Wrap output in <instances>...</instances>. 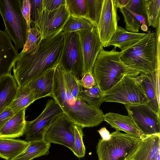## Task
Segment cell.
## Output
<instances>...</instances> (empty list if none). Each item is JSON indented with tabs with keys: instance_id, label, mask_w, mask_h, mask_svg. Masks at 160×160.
Segmentation results:
<instances>
[{
	"instance_id": "cell-17",
	"label": "cell",
	"mask_w": 160,
	"mask_h": 160,
	"mask_svg": "<svg viewBox=\"0 0 160 160\" xmlns=\"http://www.w3.org/2000/svg\"><path fill=\"white\" fill-rule=\"evenodd\" d=\"M18 54L8 34L0 29V78L11 73Z\"/></svg>"
},
{
	"instance_id": "cell-16",
	"label": "cell",
	"mask_w": 160,
	"mask_h": 160,
	"mask_svg": "<svg viewBox=\"0 0 160 160\" xmlns=\"http://www.w3.org/2000/svg\"><path fill=\"white\" fill-rule=\"evenodd\" d=\"M138 147L130 160H160V135H142Z\"/></svg>"
},
{
	"instance_id": "cell-28",
	"label": "cell",
	"mask_w": 160,
	"mask_h": 160,
	"mask_svg": "<svg viewBox=\"0 0 160 160\" xmlns=\"http://www.w3.org/2000/svg\"><path fill=\"white\" fill-rule=\"evenodd\" d=\"M95 28L86 18L69 16L61 30L65 33L82 30H92Z\"/></svg>"
},
{
	"instance_id": "cell-7",
	"label": "cell",
	"mask_w": 160,
	"mask_h": 160,
	"mask_svg": "<svg viewBox=\"0 0 160 160\" xmlns=\"http://www.w3.org/2000/svg\"><path fill=\"white\" fill-rule=\"evenodd\" d=\"M104 102L123 104H147L148 100L135 78L126 75L103 96Z\"/></svg>"
},
{
	"instance_id": "cell-6",
	"label": "cell",
	"mask_w": 160,
	"mask_h": 160,
	"mask_svg": "<svg viewBox=\"0 0 160 160\" xmlns=\"http://www.w3.org/2000/svg\"><path fill=\"white\" fill-rule=\"evenodd\" d=\"M22 0H0V13L5 32L18 50L23 48L28 37L26 21L22 12Z\"/></svg>"
},
{
	"instance_id": "cell-39",
	"label": "cell",
	"mask_w": 160,
	"mask_h": 160,
	"mask_svg": "<svg viewBox=\"0 0 160 160\" xmlns=\"http://www.w3.org/2000/svg\"><path fill=\"white\" fill-rule=\"evenodd\" d=\"M15 114L9 107L0 113V130Z\"/></svg>"
},
{
	"instance_id": "cell-4",
	"label": "cell",
	"mask_w": 160,
	"mask_h": 160,
	"mask_svg": "<svg viewBox=\"0 0 160 160\" xmlns=\"http://www.w3.org/2000/svg\"><path fill=\"white\" fill-rule=\"evenodd\" d=\"M122 62L129 67L145 73L159 69L156 32L150 31L121 55Z\"/></svg>"
},
{
	"instance_id": "cell-15",
	"label": "cell",
	"mask_w": 160,
	"mask_h": 160,
	"mask_svg": "<svg viewBox=\"0 0 160 160\" xmlns=\"http://www.w3.org/2000/svg\"><path fill=\"white\" fill-rule=\"evenodd\" d=\"M159 78V69L152 73L141 72L135 77L148 100L147 105L160 115Z\"/></svg>"
},
{
	"instance_id": "cell-10",
	"label": "cell",
	"mask_w": 160,
	"mask_h": 160,
	"mask_svg": "<svg viewBox=\"0 0 160 160\" xmlns=\"http://www.w3.org/2000/svg\"><path fill=\"white\" fill-rule=\"evenodd\" d=\"M124 105L142 135H160L159 115L146 104Z\"/></svg>"
},
{
	"instance_id": "cell-31",
	"label": "cell",
	"mask_w": 160,
	"mask_h": 160,
	"mask_svg": "<svg viewBox=\"0 0 160 160\" xmlns=\"http://www.w3.org/2000/svg\"><path fill=\"white\" fill-rule=\"evenodd\" d=\"M87 18L96 28L100 17L103 0H87Z\"/></svg>"
},
{
	"instance_id": "cell-37",
	"label": "cell",
	"mask_w": 160,
	"mask_h": 160,
	"mask_svg": "<svg viewBox=\"0 0 160 160\" xmlns=\"http://www.w3.org/2000/svg\"><path fill=\"white\" fill-rule=\"evenodd\" d=\"M66 4V0H43V9L52 11Z\"/></svg>"
},
{
	"instance_id": "cell-32",
	"label": "cell",
	"mask_w": 160,
	"mask_h": 160,
	"mask_svg": "<svg viewBox=\"0 0 160 160\" xmlns=\"http://www.w3.org/2000/svg\"><path fill=\"white\" fill-rule=\"evenodd\" d=\"M82 128L80 126L74 124L75 140L72 152L76 156L79 158L83 157L85 154L86 149L83 141Z\"/></svg>"
},
{
	"instance_id": "cell-38",
	"label": "cell",
	"mask_w": 160,
	"mask_h": 160,
	"mask_svg": "<svg viewBox=\"0 0 160 160\" xmlns=\"http://www.w3.org/2000/svg\"><path fill=\"white\" fill-rule=\"evenodd\" d=\"M83 87L90 88L96 85L92 72H87L84 74L80 80Z\"/></svg>"
},
{
	"instance_id": "cell-9",
	"label": "cell",
	"mask_w": 160,
	"mask_h": 160,
	"mask_svg": "<svg viewBox=\"0 0 160 160\" xmlns=\"http://www.w3.org/2000/svg\"><path fill=\"white\" fill-rule=\"evenodd\" d=\"M59 65L64 70L72 72L79 80L81 79L83 61L77 32L65 34L63 50Z\"/></svg>"
},
{
	"instance_id": "cell-29",
	"label": "cell",
	"mask_w": 160,
	"mask_h": 160,
	"mask_svg": "<svg viewBox=\"0 0 160 160\" xmlns=\"http://www.w3.org/2000/svg\"><path fill=\"white\" fill-rule=\"evenodd\" d=\"M145 6L148 26L157 28L160 25V0H145Z\"/></svg>"
},
{
	"instance_id": "cell-1",
	"label": "cell",
	"mask_w": 160,
	"mask_h": 160,
	"mask_svg": "<svg viewBox=\"0 0 160 160\" xmlns=\"http://www.w3.org/2000/svg\"><path fill=\"white\" fill-rule=\"evenodd\" d=\"M80 80L59 65L54 72L51 97L74 124L82 128L97 126L104 120L103 111L85 102L80 95Z\"/></svg>"
},
{
	"instance_id": "cell-2",
	"label": "cell",
	"mask_w": 160,
	"mask_h": 160,
	"mask_svg": "<svg viewBox=\"0 0 160 160\" xmlns=\"http://www.w3.org/2000/svg\"><path fill=\"white\" fill-rule=\"evenodd\" d=\"M65 33L61 30L41 40L33 48L19 53L12 67L13 76L19 87L59 65L62 55Z\"/></svg>"
},
{
	"instance_id": "cell-30",
	"label": "cell",
	"mask_w": 160,
	"mask_h": 160,
	"mask_svg": "<svg viewBox=\"0 0 160 160\" xmlns=\"http://www.w3.org/2000/svg\"><path fill=\"white\" fill-rule=\"evenodd\" d=\"M65 5L70 16L86 18L88 12L87 0H66Z\"/></svg>"
},
{
	"instance_id": "cell-33",
	"label": "cell",
	"mask_w": 160,
	"mask_h": 160,
	"mask_svg": "<svg viewBox=\"0 0 160 160\" xmlns=\"http://www.w3.org/2000/svg\"><path fill=\"white\" fill-rule=\"evenodd\" d=\"M31 28L28 35L27 41L21 52H25L32 49L40 42L41 34L34 24H30Z\"/></svg>"
},
{
	"instance_id": "cell-36",
	"label": "cell",
	"mask_w": 160,
	"mask_h": 160,
	"mask_svg": "<svg viewBox=\"0 0 160 160\" xmlns=\"http://www.w3.org/2000/svg\"><path fill=\"white\" fill-rule=\"evenodd\" d=\"M21 11L27 22L28 35L29 30L31 28L30 25V3L29 0H22Z\"/></svg>"
},
{
	"instance_id": "cell-40",
	"label": "cell",
	"mask_w": 160,
	"mask_h": 160,
	"mask_svg": "<svg viewBox=\"0 0 160 160\" xmlns=\"http://www.w3.org/2000/svg\"><path fill=\"white\" fill-rule=\"evenodd\" d=\"M102 138L104 140H108L110 138V134L105 127H102L98 131Z\"/></svg>"
},
{
	"instance_id": "cell-20",
	"label": "cell",
	"mask_w": 160,
	"mask_h": 160,
	"mask_svg": "<svg viewBox=\"0 0 160 160\" xmlns=\"http://www.w3.org/2000/svg\"><path fill=\"white\" fill-rule=\"evenodd\" d=\"M23 109L15 113L0 130V138H15L23 136L25 133L26 121Z\"/></svg>"
},
{
	"instance_id": "cell-5",
	"label": "cell",
	"mask_w": 160,
	"mask_h": 160,
	"mask_svg": "<svg viewBox=\"0 0 160 160\" xmlns=\"http://www.w3.org/2000/svg\"><path fill=\"white\" fill-rule=\"evenodd\" d=\"M140 138L116 130L108 140H99L96 146L98 160H130L137 151Z\"/></svg>"
},
{
	"instance_id": "cell-14",
	"label": "cell",
	"mask_w": 160,
	"mask_h": 160,
	"mask_svg": "<svg viewBox=\"0 0 160 160\" xmlns=\"http://www.w3.org/2000/svg\"><path fill=\"white\" fill-rule=\"evenodd\" d=\"M69 16L65 5L50 11L43 9L33 23L41 33V40L55 32L61 30Z\"/></svg>"
},
{
	"instance_id": "cell-23",
	"label": "cell",
	"mask_w": 160,
	"mask_h": 160,
	"mask_svg": "<svg viewBox=\"0 0 160 160\" xmlns=\"http://www.w3.org/2000/svg\"><path fill=\"white\" fill-rule=\"evenodd\" d=\"M147 33H135L129 32L120 26L110 41L108 47L110 46L118 47L123 50L128 47L138 42L146 35Z\"/></svg>"
},
{
	"instance_id": "cell-13",
	"label": "cell",
	"mask_w": 160,
	"mask_h": 160,
	"mask_svg": "<svg viewBox=\"0 0 160 160\" xmlns=\"http://www.w3.org/2000/svg\"><path fill=\"white\" fill-rule=\"evenodd\" d=\"M77 32L79 36L83 57L82 77L86 73H92L98 55L103 48V47L96 28L92 30H82Z\"/></svg>"
},
{
	"instance_id": "cell-21",
	"label": "cell",
	"mask_w": 160,
	"mask_h": 160,
	"mask_svg": "<svg viewBox=\"0 0 160 160\" xmlns=\"http://www.w3.org/2000/svg\"><path fill=\"white\" fill-rule=\"evenodd\" d=\"M18 87L14 76L11 73L0 78V113L11 104Z\"/></svg>"
},
{
	"instance_id": "cell-35",
	"label": "cell",
	"mask_w": 160,
	"mask_h": 160,
	"mask_svg": "<svg viewBox=\"0 0 160 160\" xmlns=\"http://www.w3.org/2000/svg\"><path fill=\"white\" fill-rule=\"evenodd\" d=\"M126 7L137 14L144 17L146 15L145 0H130Z\"/></svg>"
},
{
	"instance_id": "cell-27",
	"label": "cell",
	"mask_w": 160,
	"mask_h": 160,
	"mask_svg": "<svg viewBox=\"0 0 160 160\" xmlns=\"http://www.w3.org/2000/svg\"><path fill=\"white\" fill-rule=\"evenodd\" d=\"M80 91L82 99L92 107L99 108L104 102L103 95L96 85L90 88H87L83 87L81 84Z\"/></svg>"
},
{
	"instance_id": "cell-12",
	"label": "cell",
	"mask_w": 160,
	"mask_h": 160,
	"mask_svg": "<svg viewBox=\"0 0 160 160\" xmlns=\"http://www.w3.org/2000/svg\"><path fill=\"white\" fill-rule=\"evenodd\" d=\"M74 124L62 113L51 123L45 133L44 140L48 143L64 146L72 152L75 140Z\"/></svg>"
},
{
	"instance_id": "cell-8",
	"label": "cell",
	"mask_w": 160,
	"mask_h": 160,
	"mask_svg": "<svg viewBox=\"0 0 160 160\" xmlns=\"http://www.w3.org/2000/svg\"><path fill=\"white\" fill-rule=\"evenodd\" d=\"M63 113L60 107L54 99L47 102L40 114L35 119L26 121L24 134L28 142L44 140L45 133L52 122Z\"/></svg>"
},
{
	"instance_id": "cell-26",
	"label": "cell",
	"mask_w": 160,
	"mask_h": 160,
	"mask_svg": "<svg viewBox=\"0 0 160 160\" xmlns=\"http://www.w3.org/2000/svg\"><path fill=\"white\" fill-rule=\"evenodd\" d=\"M120 11L123 15L127 31L138 33L142 25L146 24L144 16L137 14L129 10L126 7H119Z\"/></svg>"
},
{
	"instance_id": "cell-3",
	"label": "cell",
	"mask_w": 160,
	"mask_h": 160,
	"mask_svg": "<svg viewBox=\"0 0 160 160\" xmlns=\"http://www.w3.org/2000/svg\"><path fill=\"white\" fill-rule=\"evenodd\" d=\"M132 44L120 52L116 48L110 51L102 48L98 55L92 73L96 86L104 95L115 86L124 76L136 77L140 73L125 65L121 56Z\"/></svg>"
},
{
	"instance_id": "cell-41",
	"label": "cell",
	"mask_w": 160,
	"mask_h": 160,
	"mask_svg": "<svg viewBox=\"0 0 160 160\" xmlns=\"http://www.w3.org/2000/svg\"><path fill=\"white\" fill-rule=\"evenodd\" d=\"M129 1L130 0H117V5L118 8L126 7Z\"/></svg>"
},
{
	"instance_id": "cell-22",
	"label": "cell",
	"mask_w": 160,
	"mask_h": 160,
	"mask_svg": "<svg viewBox=\"0 0 160 160\" xmlns=\"http://www.w3.org/2000/svg\"><path fill=\"white\" fill-rule=\"evenodd\" d=\"M28 143L20 139L0 138V157L12 160L26 148Z\"/></svg>"
},
{
	"instance_id": "cell-34",
	"label": "cell",
	"mask_w": 160,
	"mask_h": 160,
	"mask_svg": "<svg viewBox=\"0 0 160 160\" xmlns=\"http://www.w3.org/2000/svg\"><path fill=\"white\" fill-rule=\"evenodd\" d=\"M30 3V24L34 23L42 11L43 0H29Z\"/></svg>"
},
{
	"instance_id": "cell-42",
	"label": "cell",
	"mask_w": 160,
	"mask_h": 160,
	"mask_svg": "<svg viewBox=\"0 0 160 160\" xmlns=\"http://www.w3.org/2000/svg\"><path fill=\"white\" fill-rule=\"evenodd\" d=\"M141 29L143 31H147L148 30V27L146 24L142 25L141 26Z\"/></svg>"
},
{
	"instance_id": "cell-18",
	"label": "cell",
	"mask_w": 160,
	"mask_h": 160,
	"mask_svg": "<svg viewBox=\"0 0 160 160\" xmlns=\"http://www.w3.org/2000/svg\"><path fill=\"white\" fill-rule=\"evenodd\" d=\"M55 69L36 78L27 84L33 93L35 100L51 96Z\"/></svg>"
},
{
	"instance_id": "cell-19",
	"label": "cell",
	"mask_w": 160,
	"mask_h": 160,
	"mask_svg": "<svg viewBox=\"0 0 160 160\" xmlns=\"http://www.w3.org/2000/svg\"><path fill=\"white\" fill-rule=\"evenodd\" d=\"M104 121L117 131H123L126 133L138 138L142 135L128 115L109 112L105 114Z\"/></svg>"
},
{
	"instance_id": "cell-11",
	"label": "cell",
	"mask_w": 160,
	"mask_h": 160,
	"mask_svg": "<svg viewBox=\"0 0 160 160\" xmlns=\"http://www.w3.org/2000/svg\"><path fill=\"white\" fill-rule=\"evenodd\" d=\"M118 8L117 0H103L100 17L96 28L103 47H108L117 30L119 18L117 13Z\"/></svg>"
},
{
	"instance_id": "cell-24",
	"label": "cell",
	"mask_w": 160,
	"mask_h": 160,
	"mask_svg": "<svg viewBox=\"0 0 160 160\" xmlns=\"http://www.w3.org/2000/svg\"><path fill=\"white\" fill-rule=\"evenodd\" d=\"M28 142L26 148L12 160H32L49 153L50 143L44 140Z\"/></svg>"
},
{
	"instance_id": "cell-25",
	"label": "cell",
	"mask_w": 160,
	"mask_h": 160,
	"mask_svg": "<svg viewBox=\"0 0 160 160\" xmlns=\"http://www.w3.org/2000/svg\"><path fill=\"white\" fill-rule=\"evenodd\" d=\"M35 101L33 94L27 85L23 87H18L16 97L8 107L16 113L26 108Z\"/></svg>"
}]
</instances>
